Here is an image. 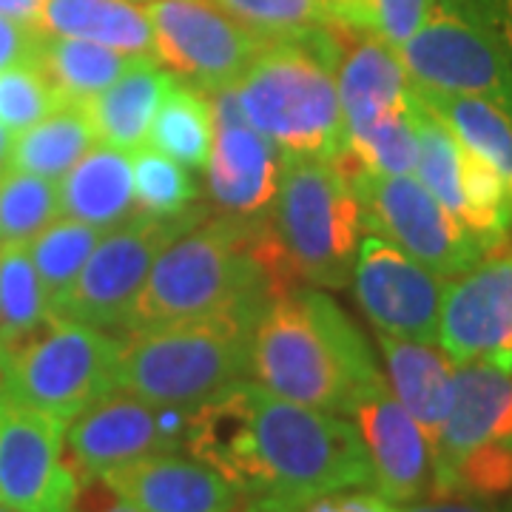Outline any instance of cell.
<instances>
[{
    "instance_id": "cell-1",
    "label": "cell",
    "mask_w": 512,
    "mask_h": 512,
    "mask_svg": "<svg viewBox=\"0 0 512 512\" xmlns=\"http://www.w3.org/2000/svg\"><path fill=\"white\" fill-rule=\"evenodd\" d=\"M185 453L217 470L254 512H293L319 495L373 487L353 421L248 379L191 410Z\"/></svg>"
},
{
    "instance_id": "cell-2",
    "label": "cell",
    "mask_w": 512,
    "mask_h": 512,
    "mask_svg": "<svg viewBox=\"0 0 512 512\" xmlns=\"http://www.w3.org/2000/svg\"><path fill=\"white\" fill-rule=\"evenodd\" d=\"M251 376L288 402L350 416L382 370L342 308L316 291L276 296L251 330Z\"/></svg>"
},
{
    "instance_id": "cell-3",
    "label": "cell",
    "mask_w": 512,
    "mask_h": 512,
    "mask_svg": "<svg viewBox=\"0 0 512 512\" xmlns=\"http://www.w3.org/2000/svg\"><path fill=\"white\" fill-rule=\"evenodd\" d=\"M256 222L259 217H202L165 245L123 330L134 333L214 316L256 322L279 296L256 251Z\"/></svg>"
},
{
    "instance_id": "cell-4",
    "label": "cell",
    "mask_w": 512,
    "mask_h": 512,
    "mask_svg": "<svg viewBox=\"0 0 512 512\" xmlns=\"http://www.w3.org/2000/svg\"><path fill=\"white\" fill-rule=\"evenodd\" d=\"M339 89L348 146L336 165L353 177L359 171L413 174V80L393 46L376 32L330 18L319 35Z\"/></svg>"
},
{
    "instance_id": "cell-5",
    "label": "cell",
    "mask_w": 512,
    "mask_h": 512,
    "mask_svg": "<svg viewBox=\"0 0 512 512\" xmlns=\"http://www.w3.org/2000/svg\"><path fill=\"white\" fill-rule=\"evenodd\" d=\"M251 330V319L214 316L126 333L117 339L114 390L197 407L251 376Z\"/></svg>"
},
{
    "instance_id": "cell-6",
    "label": "cell",
    "mask_w": 512,
    "mask_h": 512,
    "mask_svg": "<svg viewBox=\"0 0 512 512\" xmlns=\"http://www.w3.org/2000/svg\"><path fill=\"white\" fill-rule=\"evenodd\" d=\"M248 123L285 157L336 160L348 146L339 89L316 43H268L231 86Z\"/></svg>"
},
{
    "instance_id": "cell-7",
    "label": "cell",
    "mask_w": 512,
    "mask_h": 512,
    "mask_svg": "<svg viewBox=\"0 0 512 512\" xmlns=\"http://www.w3.org/2000/svg\"><path fill=\"white\" fill-rule=\"evenodd\" d=\"M268 217L302 282L348 285L365 225L353 183L336 160L285 157Z\"/></svg>"
},
{
    "instance_id": "cell-8",
    "label": "cell",
    "mask_w": 512,
    "mask_h": 512,
    "mask_svg": "<svg viewBox=\"0 0 512 512\" xmlns=\"http://www.w3.org/2000/svg\"><path fill=\"white\" fill-rule=\"evenodd\" d=\"M117 339L49 316L40 328L0 353V390L69 424L114 390Z\"/></svg>"
},
{
    "instance_id": "cell-9",
    "label": "cell",
    "mask_w": 512,
    "mask_h": 512,
    "mask_svg": "<svg viewBox=\"0 0 512 512\" xmlns=\"http://www.w3.org/2000/svg\"><path fill=\"white\" fill-rule=\"evenodd\" d=\"M202 217L194 208L168 220L134 214L103 231L72 288L57 299L52 316L103 333L123 330L157 256Z\"/></svg>"
},
{
    "instance_id": "cell-10",
    "label": "cell",
    "mask_w": 512,
    "mask_h": 512,
    "mask_svg": "<svg viewBox=\"0 0 512 512\" xmlns=\"http://www.w3.org/2000/svg\"><path fill=\"white\" fill-rule=\"evenodd\" d=\"M365 234L390 239L433 274L467 271L487 248L441 205L416 174L359 171L350 177Z\"/></svg>"
},
{
    "instance_id": "cell-11",
    "label": "cell",
    "mask_w": 512,
    "mask_h": 512,
    "mask_svg": "<svg viewBox=\"0 0 512 512\" xmlns=\"http://www.w3.org/2000/svg\"><path fill=\"white\" fill-rule=\"evenodd\" d=\"M157 63L174 80L211 94L231 89L268 46L217 0H140Z\"/></svg>"
},
{
    "instance_id": "cell-12",
    "label": "cell",
    "mask_w": 512,
    "mask_h": 512,
    "mask_svg": "<svg viewBox=\"0 0 512 512\" xmlns=\"http://www.w3.org/2000/svg\"><path fill=\"white\" fill-rule=\"evenodd\" d=\"M194 407L151 404L126 390H111L66 424L63 453L77 487L128 461L185 450Z\"/></svg>"
},
{
    "instance_id": "cell-13",
    "label": "cell",
    "mask_w": 512,
    "mask_h": 512,
    "mask_svg": "<svg viewBox=\"0 0 512 512\" xmlns=\"http://www.w3.org/2000/svg\"><path fill=\"white\" fill-rule=\"evenodd\" d=\"M439 345L453 365L512 367V242L504 237L444 282Z\"/></svg>"
},
{
    "instance_id": "cell-14",
    "label": "cell",
    "mask_w": 512,
    "mask_h": 512,
    "mask_svg": "<svg viewBox=\"0 0 512 512\" xmlns=\"http://www.w3.org/2000/svg\"><path fill=\"white\" fill-rule=\"evenodd\" d=\"M66 424L0 390V504L18 512H72L77 478L63 453Z\"/></svg>"
},
{
    "instance_id": "cell-15",
    "label": "cell",
    "mask_w": 512,
    "mask_h": 512,
    "mask_svg": "<svg viewBox=\"0 0 512 512\" xmlns=\"http://www.w3.org/2000/svg\"><path fill=\"white\" fill-rule=\"evenodd\" d=\"M350 279L362 311L379 333L439 342L444 276L424 268L390 239L367 234L359 242Z\"/></svg>"
},
{
    "instance_id": "cell-16",
    "label": "cell",
    "mask_w": 512,
    "mask_h": 512,
    "mask_svg": "<svg viewBox=\"0 0 512 512\" xmlns=\"http://www.w3.org/2000/svg\"><path fill=\"white\" fill-rule=\"evenodd\" d=\"M208 100L214 109V143L205 163L211 200L228 217H262L276 200L285 154L248 123L234 89L211 92Z\"/></svg>"
},
{
    "instance_id": "cell-17",
    "label": "cell",
    "mask_w": 512,
    "mask_h": 512,
    "mask_svg": "<svg viewBox=\"0 0 512 512\" xmlns=\"http://www.w3.org/2000/svg\"><path fill=\"white\" fill-rule=\"evenodd\" d=\"M362 436L373 490L390 504H413L433 490V453L421 427L393 396L384 376H376L350 407Z\"/></svg>"
},
{
    "instance_id": "cell-18",
    "label": "cell",
    "mask_w": 512,
    "mask_h": 512,
    "mask_svg": "<svg viewBox=\"0 0 512 512\" xmlns=\"http://www.w3.org/2000/svg\"><path fill=\"white\" fill-rule=\"evenodd\" d=\"M103 484L140 512H242V495L197 458L160 453L103 473Z\"/></svg>"
},
{
    "instance_id": "cell-19",
    "label": "cell",
    "mask_w": 512,
    "mask_h": 512,
    "mask_svg": "<svg viewBox=\"0 0 512 512\" xmlns=\"http://www.w3.org/2000/svg\"><path fill=\"white\" fill-rule=\"evenodd\" d=\"M512 447V373L490 362L456 365L453 407L433 444V478L484 447Z\"/></svg>"
},
{
    "instance_id": "cell-20",
    "label": "cell",
    "mask_w": 512,
    "mask_h": 512,
    "mask_svg": "<svg viewBox=\"0 0 512 512\" xmlns=\"http://www.w3.org/2000/svg\"><path fill=\"white\" fill-rule=\"evenodd\" d=\"M436 345L439 342H419V339H399L379 333L390 390L421 427L424 439L430 444V453L453 407V376H456V365Z\"/></svg>"
},
{
    "instance_id": "cell-21",
    "label": "cell",
    "mask_w": 512,
    "mask_h": 512,
    "mask_svg": "<svg viewBox=\"0 0 512 512\" xmlns=\"http://www.w3.org/2000/svg\"><path fill=\"white\" fill-rule=\"evenodd\" d=\"M32 26L40 35L77 37L120 55L157 60L151 23L137 0H40Z\"/></svg>"
},
{
    "instance_id": "cell-22",
    "label": "cell",
    "mask_w": 512,
    "mask_h": 512,
    "mask_svg": "<svg viewBox=\"0 0 512 512\" xmlns=\"http://www.w3.org/2000/svg\"><path fill=\"white\" fill-rule=\"evenodd\" d=\"M60 217L86 222L109 231L134 217V177L131 151L94 143L77 163L57 180Z\"/></svg>"
},
{
    "instance_id": "cell-23",
    "label": "cell",
    "mask_w": 512,
    "mask_h": 512,
    "mask_svg": "<svg viewBox=\"0 0 512 512\" xmlns=\"http://www.w3.org/2000/svg\"><path fill=\"white\" fill-rule=\"evenodd\" d=\"M171 83L174 77L160 69L157 60H143L134 69H128L120 80H114L109 89L83 103L97 143L120 151H137L146 146L151 120Z\"/></svg>"
},
{
    "instance_id": "cell-24",
    "label": "cell",
    "mask_w": 512,
    "mask_h": 512,
    "mask_svg": "<svg viewBox=\"0 0 512 512\" xmlns=\"http://www.w3.org/2000/svg\"><path fill=\"white\" fill-rule=\"evenodd\" d=\"M35 63L49 77L63 103H89L143 60L77 37L40 35Z\"/></svg>"
},
{
    "instance_id": "cell-25",
    "label": "cell",
    "mask_w": 512,
    "mask_h": 512,
    "mask_svg": "<svg viewBox=\"0 0 512 512\" xmlns=\"http://www.w3.org/2000/svg\"><path fill=\"white\" fill-rule=\"evenodd\" d=\"M413 92L470 151L493 168L507 188L512 214V120L490 100L470 94L430 92L413 83Z\"/></svg>"
},
{
    "instance_id": "cell-26",
    "label": "cell",
    "mask_w": 512,
    "mask_h": 512,
    "mask_svg": "<svg viewBox=\"0 0 512 512\" xmlns=\"http://www.w3.org/2000/svg\"><path fill=\"white\" fill-rule=\"evenodd\" d=\"M97 143L83 103H63L49 117L20 131L12 146V168L60 180Z\"/></svg>"
},
{
    "instance_id": "cell-27",
    "label": "cell",
    "mask_w": 512,
    "mask_h": 512,
    "mask_svg": "<svg viewBox=\"0 0 512 512\" xmlns=\"http://www.w3.org/2000/svg\"><path fill=\"white\" fill-rule=\"evenodd\" d=\"M211 143H214V109L208 94L174 80L151 120L146 146L163 151L165 157L177 160L191 171H205Z\"/></svg>"
},
{
    "instance_id": "cell-28",
    "label": "cell",
    "mask_w": 512,
    "mask_h": 512,
    "mask_svg": "<svg viewBox=\"0 0 512 512\" xmlns=\"http://www.w3.org/2000/svg\"><path fill=\"white\" fill-rule=\"evenodd\" d=\"M52 316L26 245L0 242V353L32 336Z\"/></svg>"
},
{
    "instance_id": "cell-29",
    "label": "cell",
    "mask_w": 512,
    "mask_h": 512,
    "mask_svg": "<svg viewBox=\"0 0 512 512\" xmlns=\"http://www.w3.org/2000/svg\"><path fill=\"white\" fill-rule=\"evenodd\" d=\"M100 237H103L100 228H92L72 217H57L26 245L49 299V308H55L57 299L72 288V282L83 271Z\"/></svg>"
},
{
    "instance_id": "cell-30",
    "label": "cell",
    "mask_w": 512,
    "mask_h": 512,
    "mask_svg": "<svg viewBox=\"0 0 512 512\" xmlns=\"http://www.w3.org/2000/svg\"><path fill=\"white\" fill-rule=\"evenodd\" d=\"M60 217L57 180L6 168L0 174V242L29 245Z\"/></svg>"
},
{
    "instance_id": "cell-31",
    "label": "cell",
    "mask_w": 512,
    "mask_h": 512,
    "mask_svg": "<svg viewBox=\"0 0 512 512\" xmlns=\"http://www.w3.org/2000/svg\"><path fill=\"white\" fill-rule=\"evenodd\" d=\"M131 177H134V208L146 217H180L191 211L200 188L185 165L165 157L163 151L140 146L131 151Z\"/></svg>"
},
{
    "instance_id": "cell-32",
    "label": "cell",
    "mask_w": 512,
    "mask_h": 512,
    "mask_svg": "<svg viewBox=\"0 0 512 512\" xmlns=\"http://www.w3.org/2000/svg\"><path fill=\"white\" fill-rule=\"evenodd\" d=\"M228 15L248 26L262 43H308L325 29V0H217Z\"/></svg>"
},
{
    "instance_id": "cell-33",
    "label": "cell",
    "mask_w": 512,
    "mask_h": 512,
    "mask_svg": "<svg viewBox=\"0 0 512 512\" xmlns=\"http://www.w3.org/2000/svg\"><path fill=\"white\" fill-rule=\"evenodd\" d=\"M57 106H63V100L35 60L15 63L0 72V126L9 128L15 137L49 117Z\"/></svg>"
},
{
    "instance_id": "cell-34",
    "label": "cell",
    "mask_w": 512,
    "mask_h": 512,
    "mask_svg": "<svg viewBox=\"0 0 512 512\" xmlns=\"http://www.w3.org/2000/svg\"><path fill=\"white\" fill-rule=\"evenodd\" d=\"M433 6L436 0H367V26L387 46L399 49L419 32Z\"/></svg>"
},
{
    "instance_id": "cell-35",
    "label": "cell",
    "mask_w": 512,
    "mask_h": 512,
    "mask_svg": "<svg viewBox=\"0 0 512 512\" xmlns=\"http://www.w3.org/2000/svg\"><path fill=\"white\" fill-rule=\"evenodd\" d=\"M37 40H40V32L32 23L0 15V72L15 63L35 60Z\"/></svg>"
},
{
    "instance_id": "cell-36",
    "label": "cell",
    "mask_w": 512,
    "mask_h": 512,
    "mask_svg": "<svg viewBox=\"0 0 512 512\" xmlns=\"http://www.w3.org/2000/svg\"><path fill=\"white\" fill-rule=\"evenodd\" d=\"M478 15L490 26L512 69V0H473Z\"/></svg>"
},
{
    "instance_id": "cell-37",
    "label": "cell",
    "mask_w": 512,
    "mask_h": 512,
    "mask_svg": "<svg viewBox=\"0 0 512 512\" xmlns=\"http://www.w3.org/2000/svg\"><path fill=\"white\" fill-rule=\"evenodd\" d=\"M396 512H501L484 504V501H476V498H436V501H427V504H410L404 510Z\"/></svg>"
},
{
    "instance_id": "cell-38",
    "label": "cell",
    "mask_w": 512,
    "mask_h": 512,
    "mask_svg": "<svg viewBox=\"0 0 512 512\" xmlns=\"http://www.w3.org/2000/svg\"><path fill=\"white\" fill-rule=\"evenodd\" d=\"M330 9V15L339 20H348L356 26H367V0H325Z\"/></svg>"
},
{
    "instance_id": "cell-39",
    "label": "cell",
    "mask_w": 512,
    "mask_h": 512,
    "mask_svg": "<svg viewBox=\"0 0 512 512\" xmlns=\"http://www.w3.org/2000/svg\"><path fill=\"white\" fill-rule=\"evenodd\" d=\"M348 512H396V507L379 493H345Z\"/></svg>"
},
{
    "instance_id": "cell-40",
    "label": "cell",
    "mask_w": 512,
    "mask_h": 512,
    "mask_svg": "<svg viewBox=\"0 0 512 512\" xmlns=\"http://www.w3.org/2000/svg\"><path fill=\"white\" fill-rule=\"evenodd\" d=\"M37 9H40V0H0V15L23 20V23H32Z\"/></svg>"
},
{
    "instance_id": "cell-41",
    "label": "cell",
    "mask_w": 512,
    "mask_h": 512,
    "mask_svg": "<svg viewBox=\"0 0 512 512\" xmlns=\"http://www.w3.org/2000/svg\"><path fill=\"white\" fill-rule=\"evenodd\" d=\"M12 146H15V134L6 126H0V174L12 168Z\"/></svg>"
},
{
    "instance_id": "cell-42",
    "label": "cell",
    "mask_w": 512,
    "mask_h": 512,
    "mask_svg": "<svg viewBox=\"0 0 512 512\" xmlns=\"http://www.w3.org/2000/svg\"><path fill=\"white\" fill-rule=\"evenodd\" d=\"M72 512H140V510H137L134 504H128V501H123L120 495L111 493V501H109V504H103L100 510H77V507H74Z\"/></svg>"
},
{
    "instance_id": "cell-43",
    "label": "cell",
    "mask_w": 512,
    "mask_h": 512,
    "mask_svg": "<svg viewBox=\"0 0 512 512\" xmlns=\"http://www.w3.org/2000/svg\"><path fill=\"white\" fill-rule=\"evenodd\" d=\"M0 512H18V510H12V507H3V504H0Z\"/></svg>"
},
{
    "instance_id": "cell-44",
    "label": "cell",
    "mask_w": 512,
    "mask_h": 512,
    "mask_svg": "<svg viewBox=\"0 0 512 512\" xmlns=\"http://www.w3.org/2000/svg\"><path fill=\"white\" fill-rule=\"evenodd\" d=\"M242 512H254V510H248V507H242Z\"/></svg>"
},
{
    "instance_id": "cell-45",
    "label": "cell",
    "mask_w": 512,
    "mask_h": 512,
    "mask_svg": "<svg viewBox=\"0 0 512 512\" xmlns=\"http://www.w3.org/2000/svg\"><path fill=\"white\" fill-rule=\"evenodd\" d=\"M507 512H512V501H510V507H507Z\"/></svg>"
},
{
    "instance_id": "cell-46",
    "label": "cell",
    "mask_w": 512,
    "mask_h": 512,
    "mask_svg": "<svg viewBox=\"0 0 512 512\" xmlns=\"http://www.w3.org/2000/svg\"><path fill=\"white\" fill-rule=\"evenodd\" d=\"M0 384H3V379H0Z\"/></svg>"
},
{
    "instance_id": "cell-47",
    "label": "cell",
    "mask_w": 512,
    "mask_h": 512,
    "mask_svg": "<svg viewBox=\"0 0 512 512\" xmlns=\"http://www.w3.org/2000/svg\"><path fill=\"white\" fill-rule=\"evenodd\" d=\"M510 373H512V367H510Z\"/></svg>"
}]
</instances>
